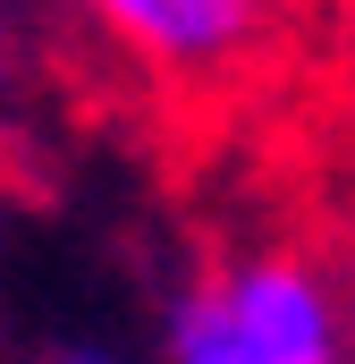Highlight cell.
Masks as SVG:
<instances>
[{"label": "cell", "instance_id": "obj_1", "mask_svg": "<svg viewBox=\"0 0 355 364\" xmlns=\"http://www.w3.org/2000/svg\"><path fill=\"white\" fill-rule=\"evenodd\" d=\"M170 364H339V314L305 263L254 255L178 296Z\"/></svg>", "mask_w": 355, "mask_h": 364}, {"label": "cell", "instance_id": "obj_3", "mask_svg": "<svg viewBox=\"0 0 355 364\" xmlns=\"http://www.w3.org/2000/svg\"><path fill=\"white\" fill-rule=\"evenodd\" d=\"M68 364H119V356H68Z\"/></svg>", "mask_w": 355, "mask_h": 364}, {"label": "cell", "instance_id": "obj_2", "mask_svg": "<svg viewBox=\"0 0 355 364\" xmlns=\"http://www.w3.org/2000/svg\"><path fill=\"white\" fill-rule=\"evenodd\" d=\"M93 17L170 77H212L263 34V0H85Z\"/></svg>", "mask_w": 355, "mask_h": 364}]
</instances>
